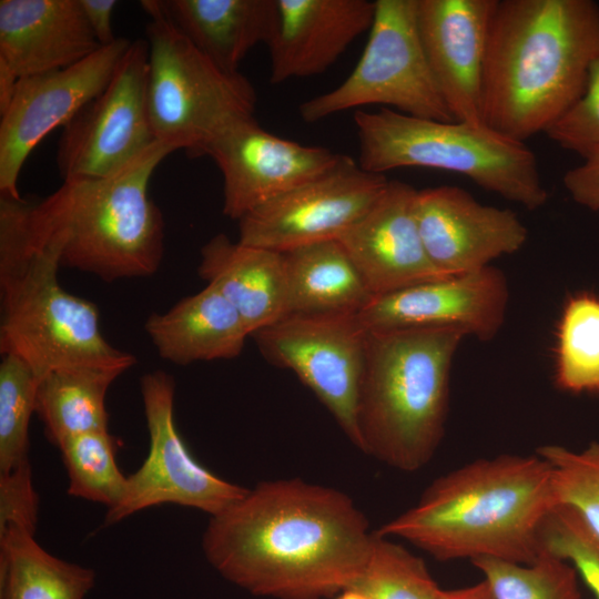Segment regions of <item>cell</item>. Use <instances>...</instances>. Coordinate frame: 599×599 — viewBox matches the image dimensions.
Wrapping results in <instances>:
<instances>
[{"label": "cell", "instance_id": "d6986e66", "mask_svg": "<svg viewBox=\"0 0 599 599\" xmlns=\"http://www.w3.org/2000/svg\"><path fill=\"white\" fill-rule=\"evenodd\" d=\"M417 190L388 180L375 203L337 241L373 296L447 276L430 261L416 219Z\"/></svg>", "mask_w": 599, "mask_h": 599}, {"label": "cell", "instance_id": "5b68a950", "mask_svg": "<svg viewBox=\"0 0 599 599\" xmlns=\"http://www.w3.org/2000/svg\"><path fill=\"white\" fill-rule=\"evenodd\" d=\"M458 327L368 331L357 400L358 449L414 473L436 454L446 426Z\"/></svg>", "mask_w": 599, "mask_h": 599}, {"label": "cell", "instance_id": "74e56055", "mask_svg": "<svg viewBox=\"0 0 599 599\" xmlns=\"http://www.w3.org/2000/svg\"><path fill=\"white\" fill-rule=\"evenodd\" d=\"M85 20L101 47L112 44L119 37L113 32L112 17L115 0H79Z\"/></svg>", "mask_w": 599, "mask_h": 599}, {"label": "cell", "instance_id": "d590c367", "mask_svg": "<svg viewBox=\"0 0 599 599\" xmlns=\"http://www.w3.org/2000/svg\"><path fill=\"white\" fill-rule=\"evenodd\" d=\"M38 509L30 461L0 474V532L16 528L34 534Z\"/></svg>", "mask_w": 599, "mask_h": 599}, {"label": "cell", "instance_id": "d4e9b609", "mask_svg": "<svg viewBox=\"0 0 599 599\" xmlns=\"http://www.w3.org/2000/svg\"><path fill=\"white\" fill-rule=\"evenodd\" d=\"M288 314L358 313L374 297L337 240L283 253Z\"/></svg>", "mask_w": 599, "mask_h": 599}, {"label": "cell", "instance_id": "277c9868", "mask_svg": "<svg viewBox=\"0 0 599 599\" xmlns=\"http://www.w3.org/2000/svg\"><path fill=\"white\" fill-rule=\"evenodd\" d=\"M172 152L155 142L112 176L65 180L39 202L0 195V215L28 243L51 247L62 266L102 281L154 274L164 254V221L150 180Z\"/></svg>", "mask_w": 599, "mask_h": 599}, {"label": "cell", "instance_id": "30bf717a", "mask_svg": "<svg viewBox=\"0 0 599 599\" xmlns=\"http://www.w3.org/2000/svg\"><path fill=\"white\" fill-rule=\"evenodd\" d=\"M368 331L358 313L288 314L253 333L261 354L292 370L358 448L357 400Z\"/></svg>", "mask_w": 599, "mask_h": 599}, {"label": "cell", "instance_id": "e575fe53", "mask_svg": "<svg viewBox=\"0 0 599 599\" xmlns=\"http://www.w3.org/2000/svg\"><path fill=\"white\" fill-rule=\"evenodd\" d=\"M545 133L583 160L599 152V54L589 67L582 94Z\"/></svg>", "mask_w": 599, "mask_h": 599}, {"label": "cell", "instance_id": "d6a6232c", "mask_svg": "<svg viewBox=\"0 0 599 599\" xmlns=\"http://www.w3.org/2000/svg\"><path fill=\"white\" fill-rule=\"evenodd\" d=\"M537 454L551 467L558 505L575 509L599 536V441L580 451L545 445Z\"/></svg>", "mask_w": 599, "mask_h": 599}, {"label": "cell", "instance_id": "6da1fadb", "mask_svg": "<svg viewBox=\"0 0 599 599\" xmlns=\"http://www.w3.org/2000/svg\"><path fill=\"white\" fill-rule=\"evenodd\" d=\"M373 534L345 493L275 479L211 516L202 548L222 577L254 596L325 599L359 577Z\"/></svg>", "mask_w": 599, "mask_h": 599}, {"label": "cell", "instance_id": "4fadbf2b", "mask_svg": "<svg viewBox=\"0 0 599 599\" xmlns=\"http://www.w3.org/2000/svg\"><path fill=\"white\" fill-rule=\"evenodd\" d=\"M388 180L348 155L318 177L255 209L238 221V242L285 253L337 240L378 199Z\"/></svg>", "mask_w": 599, "mask_h": 599}, {"label": "cell", "instance_id": "9c48e42d", "mask_svg": "<svg viewBox=\"0 0 599 599\" xmlns=\"http://www.w3.org/2000/svg\"><path fill=\"white\" fill-rule=\"evenodd\" d=\"M365 105L454 121L434 80L420 39L417 0H376L368 41L357 64L335 89L303 102L306 123Z\"/></svg>", "mask_w": 599, "mask_h": 599}, {"label": "cell", "instance_id": "603a6c76", "mask_svg": "<svg viewBox=\"0 0 599 599\" xmlns=\"http://www.w3.org/2000/svg\"><path fill=\"white\" fill-rule=\"evenodd\" d=\"M144 328L159 355L177 365L234 358L251 336L237 309L210 284L151 314Z\"/></svg>", "mask_w": 599, "mask_h": 599}, {"label": "cell", "instance_id": "60d3db41", "mask_svg": "<svg viewBox=\"0 0 599 599\" xmlns=\"http://www.w3.org/2000/svg\"><path fill=\"white\" fill-rule=\"evenodd\" d=\"M335 599H367V598L354 589H346L342 591L341 593H338V596Z\"/></svg>", "mask_w": 599, "mask_h": 599}, {"label": "cell", "instance_id": "e0dca14e", "mask_svg": "<svg viewBox=\"0 0 599 599\" xmlns=\"http://www.w3.org/2000/svg\"><path fill=\"white\" fill-rule=\"evenodd\" d=\"M416 219L428 257L447 275L487 267L528 237L517 213L484 205L457 186L417 190Z\"/></svg>", "mask_w": 599, "mask_h": 599}, {"label": "cell", "instance_id": "9a60e30c", "mask_svg": "<svg viewBox=\"0 0 599 599\" xmlns=\"http://www.w3.org/2000/svg\"><path fill=\"white\" fill-rule=\"evenodd\" d=\"M223 176V213L240 221L255 209L318 177L344 154L304 145L263 129L254 116L224 129L207 145Z\"/></svg>", "mask_w": 599, "mask_h": 599}, {"label": "cell", "instance_id": "cb8c5ba5", "mask_svg": "<svg viewBox=\"0 0 599 599\" xmlns=\"http://www.w3.org/2000/svg\"><path fill=\"white\" fill-rule=\"evenodd\" d=\"M164 14L212 62L236 73L246 54L270 41L276 0H160Z\"/></svg>", "mask_w": 599, "mask_h": 599}, {"label": "cell", "instance_id": "8fae6325", "mask_svg": "<svg viewBox=\"0 0 599 599\" xmlns=\"http://www.w3.org/2000/svg\"><path fill=\"white\" fill-rule=\"evenodd\" d=\"M148 59L146 39L131 41L108 85L63 128L57 151L63 181L112 176L156 142L146 101Z\"/></svg>", "mask_w": 599, "mask_h": 599}, {"label": "cell", "instance_id": "836d02e7", "mask_svg": "<svg viewBox=\"0 0 599 599\" xmlns=\"http://www.w3.org/2000/svg\"><path fill=\"white\" fill-rule=\"evenodd\" d=\"M542 547L568 561L599 599V536L569 506L558 505L541 531Z\"/></svg>", "mask_w": 599, "mask_h": 599}, {"label": "cell", "instance_id": "8d00e7d4", "mask_svg": "<svg viewBox=\"0 0 599 599\" xmlns=\"http://www.w3.org/2000/svg\"><path fill=\"white\" fill-rule=\"evenodd\" d=\"M562 183L576 203L588 210L599 211V152L567 171Z\"/></svg>", "mask_w": 599, "mask_h": 599}, {"label": "cell", "instance_id": "4316f807", "mask_svg": "<svg viewBox=\"0 0 599 599\" xmlns=\"http://www.w3.org/2000/svg\"><path fill=\"white\" fill-rule=\"evenodd\" d=\"M33 536L16 528L0 532V599H84L94 570L54 557Z\"/></svg>", "mask_w": 599, "mask_h": 599}, {"label": "cell", "instance_id": "1f68e13d", "mask_svg": "<svg viewBox=\"0 0 599 599\" xmlns=\"http://www.w3.org/2000/svg\"><path fill=\"white\" fill-rule=\"evenodd\" d=\"M40 377L21 358L0 363V474L29 461V425L35 413Z\"/></svg>", "mask_w": 599, "mask_h": 599}, {"label": "cell", "instance_id": "7a4b0ae2", "mask_svg": "<svg viewBox=\"0 0 599 599\" xmlns=\"http://www.w3.org/2000/svg\"><path fill=\"white\" fill-rule=\"evenodd\" d=\"M557 506L547 460L502 454L436 478L413 507L375 531L441 561L531 564L544 550L541 531Z\"/></svg>", "mask_w": 599, "mask_h": 599}, {"label": "cell", "instance_id": "83f0119b", "mask_svg": "<svg viewBox=\"0 0 599 599\" xmlns=\"http://www.w3.org/2000/svg\"><path fill=\"white\" fill-rule=\"evenodd\" d=\"M556 385L572 394L599 393V295L569 297L556 333Z\"/></svg>", "mask_w": 599, "mask_h": 599}, {"label": "cell", "instance_id": "5bb4252c", "mask_svg": "<svg viewBox=\"0 0 599 599\" xmlns=\"http://www.w3.org/2000/svg\"><path fill=\"white\" fill-rule=\"evenodd\" d=\"M131 41L118 38L68 68L19 79L0 120V195L22 199L18 181L30 153L103 91Z\"/></svg>", "mask_w": 599, "mask_h": 599}, {"label": "cell", "instance_id": "2e32d148", "mask_svg": "<svg viewBox=\"0 0 599 599\" xmlns=\"http://www.w3.org/2000/svg\"><path fill=\"white\" fill-rule=\"evenodd\" d=\"M508 301L505 274L489 265L374 296L358 317L367 331L447 326L486 342L504 325Z\"/></svg>", "mask_w": 599, "mask_h": 599}, {"label": "cell", "instance_id": "ba28073f", "mask_svg": "<svg viewBox=\"0 0 599 599\" xmlns=\"http://www.w3.org/2000/svg\"><path fill=\"white\" fill-rule=\"evenodd\" d=\"M141 6L150 16L146 101L155 141L204 156L224 129L254 116V87L202 53L164 14L160 0Z\"/></svg>", "mask_w": 599, "mask_h": 599}, {"label": "cell", "instance_id": "4dcf8cb0", "mask_svg": "<svg viewBox=\"0 0 599 599\" xmlns=\"http://www.w3.org/2000/svg\"><path fill=\"white\" fill-rule=\"evenodd\" d=\"M69 477L68 494L112 508L122 498L126 479L115 461L109 430L91 432L58 445Z\"/></svg>", "mask_w": 599, "mask_h": 599}, {"label": "cell", "instance_id": "ab89813d", "mask_svg": "<svg viewBox=\"0 0 599 599\" xmlns=\"http://www.w3.org/2000/svg\"><path fill=\"white\" fill-rule=\"evenodd\" d=\"M438 599H494V596L487 582L481 580L468 587L441 590Z\"/></svg>", "mask_w": 599, "mask_h": 599}, {"label": "cell", "instance_id": "8992f818", "mask_svg": "<svg viewBox=\"0 0 599 599\" xmlns=\"http://www.w3.org/2000/svg\"><path fill=\"white\" fill-rule=\"evenodd\" d=\"M59 254L29 244L0 221V352L26 362L41 378L67 367L120 366L135 357L103 337L97 306L59 283Z\"/></svg>", "mask_w": 599, "mask_h": 599}, {"label": "cell", "instance_id": "52a82bcc", "mask_svg": "<svg viewBox=\"0 0 599 599\" xmlns=\"http://www.w3.org/2000/svg\"><path fill=\"white\" fill-rule=\"evenodd\" d=\"M358 165L383 174L429 167L461 174L527 210L548 201L535 153L486 123L436 121L380 108L354 113Z\"/></svg>", "mask_w": 599, "mask_h": 599}, {"label": "cell", "instance_id": "44dd1931", "mask_svg": "<svg viewBox=\"0 0 599 599\" xmlns=\"http://www.w3.org/2000/svg\"><path fill=\"white\" fill-rule=\"evenodd\" d=\"M100 48L79 0L0 1V60L19 79L68 68Z\"/></svg>", "mask_w": 599, "mask_h": 599}, {"label": "cell", "instance_id": "484cf974", "mask_svg": "<svg viewBox=\"0 0 599 599\" xmlns=\"http://www.w3.org/2000/svg\"><path fill=\"white\" fill-rule=\"evenodd\" d=\"M128 370L120 366L83 365L60 368L40 378L35 413L48 439H64L108 430L105 395L111 384Z\"/></svg>", "mask_w": 599, "mask_h": 599}, {"label": "cell", "instance_id": "f546056e", "mask_svg": "<svg viewBox=\"0 0 599 599\" xmlns=\"http://www.w3.org/2000/svg\"><path fill=\"white\" fill-rule=\"evenodd\" d=\"M349 589L367 599H438L443 590L423 559L375 530L364 569Z\"/></svg>", "mask_w": 599, "mask_h": 599}, {"label": "cell", "instance_id": "3957f363", "mask_svg": "<svg viewBox=\"0 0 599 599\" xmlns=\"http://www.w3.org/2000/svg\"><path fill=\"white\" fill-rule=\"evenodd\" d=\"M599 54L592 0H497L483 80V119L517 141L544 132L582 94Z\"/></svg>", "mask_w": 599, "mask_h": 599}, {"label": "cell", "instance_id": "7402d4cb", "mask_svg": "<svg viewBox=\"0 0 599 599\" xmlns=\"http://www.w3.org/2000/svg\"><path fill=\"white\" fill-rule=\"evenodd\" d=\"M197 272L233 304L251 335L287 315L283 253L221 233L202 246Z\"/></svg>", "mask_w": 599, "mask_h": 599}, {"label": "cell", "instance_id": "f1b7e54d", "mask_svg": "<svg viewBox=\"0 0 599 599\" xmlns=\"http://www.w3.org/2000/svg\"><path fill=\"white\" fill-rule=\"evenodd\" d=\"M471 564L484 576L494 599H581L576 569L546 549L531 564L490 558Z\"/></svg>", "mask_w": 599, "mask_h": 599}, {"label": "cell", "instance_id": "ac0fdd59", "mask_svg": "<svg viewBox=\"0 0 599 599\" xmlns=\"http://www.w3.org/2000/svg\"><path fill=\"white\" fill-rule=\"evenodd\" d=\"M497 0H417L423 47L454 121L485 123L483 80Z\"/></svg>", "mask_w": 599, "mask_h": 599}, {"label": "cell", "instance_id": "f35d334b", "mask_svg": "<svg viewBox=\"0 0 599 599\" xmlns=\"http://www.w3.org/2000/svg\"><path fill=\"white\" fill-rule=\"evenodd\" d=\"M18 81V75L4 61L0 60V116L9 108L13 99Z\"/></svg>", "mask_w": 599, "mask_h": 599}, {"label": "cell", "instance_id": "7c38bea8", "mask_svg": "<svg viewBox=\"0 0 599 599\" xmlns=\"http://www.w3.org/2000/svg\"><path fill=\"white\" fill-rule=\"evenodd\" d=\"M150 436L149 454L126 479L120 501L106 510L104 525L134 512L175 504L214 516L248 490L230 483L199 464L182 440L174 423V380L162 372L145 374L140 383Z\"/></svg>", "mask_w": 599, "mask_h": 599}, {"label": "cell", "instance_id": "ffe728a7", "mask_svg": "<svg viewBox=\"0 0 599 599\" xmlns=\"http://www.w3.org/2000/svg\"><path fill=\"white\" fill-rule=\"evenodd\" d=\"M276 8L266 44L273 84L325 72L369 31L375 16L369 0H276Z\"/></svg>", "mask_w": 599, "mask_h": 599}]
</instances>
